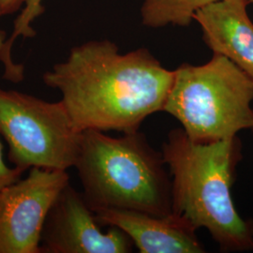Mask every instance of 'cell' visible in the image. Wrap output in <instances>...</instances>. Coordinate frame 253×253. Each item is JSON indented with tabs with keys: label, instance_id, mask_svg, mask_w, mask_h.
I'll return each instance as SVG.
<instances>
[{
	"label": "cell",
	"instance_id": "1",
	"mask_svg": "<svg viewBox=\"0 0 253 253\" xmlns=\"http://www.w3.org/2000/svg\"><path fill=\"white\" fill-rule=\"evenodd\" d=\"M173 75L147 49L120 54L116 43L103 40L73 47L42 79L60 91L77 130L126 133L163 112Z\"/></svg>",
	"mask_w": 253,
	"mask_h": 253
},
{
	"label": "cell",
	"instance_id": "2",
	"mask_svg": "<svg viewBox=\"0 0 253 253\" xmlns=\"http://www.w3.org/2000/svg\"><path fill=\"white\" fill-rule=\"evenodd\" d=\"M162 153L172 175V213L207 229L221 252L253 250V221L240 217L231 194L242 160L237 136L196 143L182 127L174 128Z\"/></svg>",
	"mask_w": 253,
	"mask_h": 253
},
{
	"label": "cell",
	"instance_id": "3",
	"mask_svg": "<svg viewBox=\"0 0 253 253\" xmlns=\"http://www.w3.org/2000/svg\"><path fill=\"white\" fill-rule=\"evenodd\" d=\"M165 166L163 153L139 130L115 138L87 129L74 167L93 211L127 209L165 217L172 214V180Z\"/></svg>",
	"mask_w": 253,
	"mask_h": 253
},
{
	"label": "cell",
	"instance_id": "4",
	"mask_svg": "<svg viewBox=\"0 0 253 253\" xmlns=\"http://www.w3.org/2000/svg\"><path fill=\"white\" fill-rule=\"evenodd\" d=\"M163 112L176 118L191 141L210 143L253 130V79L221 54L208 63L182 64Z\"/></svg>",
	"mask_w": 253,
	"mask_h": 253
},
{
	"label": "cell",
	"instance_id": "5",
	"mask_svg": "<svg viewBox=\"0 0 253 253\" xmlns=\"http://www.w3.org/2000/svg\"><path fill=\"white\" fill-rule=\"evenodd\" d=\"M82 133L61 100L50 102L0 88V134L15 167L67 171L77 162Z\"/></svg>",
	"mask_w": 253,
	"mask_h": 253
},
{
	"label": "cell",
	"instance_id": "6",
	"mask_svg": "<svg viewBox=\"0 0 253 253\" xmlns=\"http://www.w3.org/2000/svg\"><path fill=\"white\" fill-rule=\"evenodd\" d=\"M69 183L67 171L33 167L0 190V253H41L46 217Z\"/></svg>",
	"mask_w": 253,
	"mask_h": 253
},
{
	"label": "cell",
	"instance_id": "7",
	"mask_svg": "<svg viewBox=\"0 0 253 253\" xmlns=\"http://www.w3.org/2000/svg\"><path fill=\"white\" fill-rule=\"evenodd\" d=\"M95 212L83 193L69 183L60 191L46 217L41 253H128L129 236L118 227L100 229Z\"/></svg>",
	"mask_w": 253,
	"mask_h": 253
},
{
	"label": "cell",
	"instance_id": "8",
	"mask_svg": "<svg viewBox=\"0 0 253 253\" xmlns=\"http://www.w3.org/2000/svg\"><path fill=\"white\" fill-rule=\"evenodd\" d=\"M95 212L101 226L118 227L141 253H203L204 245L190 221L175 214L161 217L127 209L103 208Z\"/></svg>",
	"mask_w": 253,
	"mask_h": 253
},
{
	"label": "cell",
	"instance_id": "9",
	"mask_svg": "<svg viewBox=\"0 0 253 253\" xmlns=\"http://www.w3.org/2000/svg\"><path fill=\"white\" fill-rule=\"evenodd\" d=\"M247 0H217L200 9L203 40L213 54L230 59L253 79V23Z\"/></svg>",
	"mask_w": 253,
	"mask_h": 253
},
{
	"label": "cell",
	"instance_id": "10",
	"mask_svg": "<svg viewBox=\"0 0 253 253\" xmlns=\"http://www.w3.org/2000/svg\"><path fill=\"white\" fill-rule=\"evenodd\" d=\"M215 1L217 0H144L142 23L152 28L168 25L188 27L200 9Z\"/></svg>",
	"mask_w": 253,
	"mask_h": 253
},
{
	"label": "cell",
	"instance_id": "11",
	"mask_svg": "<svg viewBox=\"0 0 253 253\" xmlns=\"http://www.w3.org/2000/svg\"><path fill=\"white\" fill-rule=\"evenodd\" d=\"M43 0H27L18 17L14 21V27L9 39H6L0 49V61L4 65L3 78L13 83H19L24 79V67L15 64L11 57V49L19 37L33 38L36 35L32 23L43 11Z\"/></svg>",
	"mask_w": 253,
	"mask_h": 253
},
{
	"label": "cell",
	"instance_id": "12",
	"mask_svg": "<svg viewBox=\"0 0 253 253\" xmlns=\"http://www.w3.org/2000/svg\"><path fill=\"white\" fill-rule=\"evenodd\" d=\"M6 32L3 30H0V49L3 45L4 42L6 41ZM25 172L24 170L14 167L9 168L6 163H4L3 154H2V145L0 143V190L5 188L6 186H9L12 183H15L20 180V177L22 173Z\"/></svg>",
	"mask_w": 253,
	"mask_h": 253
},
{
	"label": "cell",
	"instance_id": "13",
	"mask_svg": "<svg viewBox=\"0 0 253 253\" xmlns=\"http://www.w3.org/2000/svg\"><path fill=\"white\" fill-rule=\"evenodd\" d=\"M27 0H0V15L5 16L16 12L24 7Z\"/></svg>",
	"mask_w": 253,
	"mask_h": 253
},
{
	"label": "cell",
	"instance_id": "14",
	"mask_svg": "<svg viewBox=\"0 0 253 253\" xmlns=\"http://www.w3.org/2000/svg\"><path fill=\"white\" fill-rule=\"evenodd\" d=\"M247 1H248L250 4H253V0H247Z\"/></svg>",
	"mask_w": 253,
	"mask_h": 253
},
{
	"label": "cell",
	"instance_id": "15",
	"mask_svg": "<svg viewBox=\"0 0 253 253\" xmlns=\"http://www.w3.org/2000/svg\"><path fill=\"white\" fill-rule=\"evenodd\" d=\"M0 17H1V15H0Z\"/></svg>",
	"mask_w": 253,
	"mask_h": 253
}]
</instances>
